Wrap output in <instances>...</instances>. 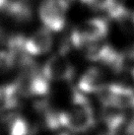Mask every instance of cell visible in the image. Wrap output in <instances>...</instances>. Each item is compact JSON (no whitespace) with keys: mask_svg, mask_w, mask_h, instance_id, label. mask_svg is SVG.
<instances>
[{"mask_svg":"<svg viewBox=\"0 0 134 135\" xmlns=\"http://www.w3.org/2000/svg\"><path fill=\"white\" fill-rule=\"evenodd\" d=\"M0 135H10L7 112H0Z\"/></svg>","mask_w":134,"mask_h":135,"instance_id":"15","label":"cell"},{"mask_svg":"<svg viewBox=\"0 0 134 135\" xmlns=\"http://www.w3.org/2000/svg\"><path fill=\"white\" fill-rule=\"evenodd\" d=\"M53 45L51 32L47 29H41L31 37L24 40V49L30 56H40L47 53Z\"/></svg>","mask_w":134,"mask_h":135,"instance_id":"7","label":"cell"},{"mask_svg":"<svg viewBox=\"0 0 134 135\" xmlns=\"http://www.w3.org/2000/svg\"><path fill=\"white\" fill-rule=\"evenodd\" d=\"M133 22H134V15H133Z\"/></svg>","mask_w":134,"mask_h":135,"instance_id":"19","label":"cell"},{"mask_svg":"<svg viewBox=\"0 0 134 135\" xmlns=\"http://www.w3.org/2000/svg\"><path fill=\"white\" fill-rule=\"evenodd\" d=\"M108 26L102 18H93L83 22L71 33V44L74 47L85 49L89 45L100 41L107 36Z\"/></svg>","mask_w":134,"mask_h":135,"instance_id":"2","label":"cell"},{"mask_svg":"<svg viewBox=\"0 0 134 135\" xmlns=\"http://www.w3.org/2000/svg\"><path fill=\"white\" fill-rule=\"evenodd\" d=\"M98 95L103 105H112L122 110L134 109V89L125 84H107Z\"/></svg>","mask_w":134,"mask_h":135,"instance_id":"5","label":"cell"},{"mask_svg":"<svg viewBox=\"0 0 134 135\" xmlns=\"http://www.w3.org/2000/svg\"><path fill=\"white\" fill-rule=\"evenodd\" d=\"M60 126L75 133L88 131L95 124L93 107L84 93L77 89L72 90L71 104L66 109L59 112Z\"/></svg>","mask_w":134,"mask_h":135,"instance_id":"1","label":"cell"},{"mask_svg":"<svg viewBox=\"0 0 134 135\" xmlns=\"http://www.w3.org/2000/svg\"><path fill=\"white\" fill-rule=\"evenodd\" d=\"M16 64V57L11 50H0V74L10 71Z\"/></svg>","mask_w":134,"mask_h":135,"instance_id":"14","label":"cell"},{"mask_svg":"<svg viewBox=\"0 0 134 135\" xmlns=\"http://www.w3.org/2000/svg\"><path fill=\"white\" fill-rule=\"evenodd\" d=\"M10 135H30L31 127L28 120L21 114L7 112Z\"/></svg>","mask_w":134,"mask_h":135,"instance_id":"12","label":"cell"},{"mask_svg":"<svg viewBox=\"0 0 134 135\" xmlns=\"http://www.w3.org/2000/svg\"><path fill=\"white\" fill-rule=\"evenodd\" d=\"M127 133L128 135H134V116L127 125Z\"/></svg>","mask_w":134,"mask_h":135,"instance_id":"16","label":"cell"},{"mask_svg":"<svg viewBox=\"0 0 134 135\" xmlns=\"http://www.w3.org/2000/svg\"><path fill=\"white\" fill-rule=\"evenodd\" d=\"M9 0H0V10H3Z\"/></svg>","mask_w":134,"mask_h":135,"instance_id":"17","label":"cell"},{"mask_svg":"<svg viewBox=\"0 0 134 135\" xmlns=\"http://www.w3.org/2000/svg\"><path fill=\"white\" fill-rule=\"evenodd\" d=\"M83 4L89 6L92 9L107 12L111 15L119 5L116 0H80Z\"/></svg>","mask_w":134,"mask_h":135,"instance_id":"13","label":"cell"},{"mask_svg":"<svg viewBox=\"0 0 134 135\" xmlns=\"http://www.w3.org/2000/svg\"><path fill=\"white\" fill-rule=\"evenodd\" d=\"M67 11V0H44L39 8V15L45 29L60 32L65 27Z\"/></svg>","mask_w":134,"mask_h":135,"instance_id":"3","label":"cell"},{"mask_svg":"<svg viewBox=\"0 0 134 135\" xmlns=\"http://www.w3.org/2000/svg\"><path fill=\"white\" fill-rule=\"evenodd\" d=\"M22 97L16 82L0 86V112H10L15 109Z\"/></svg>","mask_w":134,"mask_h":135,"instance_id":"11","label":"cell"},{"mask_svg":"<svg viewBox=\"0 0 134 135\" xmlns=\"http://www.w3.org/2000/svg\"><path fill=\"white\" fill-rule=\"evenodd\" d=\"M58 135H69V134H67V133H59Z\"/></svg>","mask_w":134,"mask_h":135,"instance_id":"18","label":"cell"},{"mask_svg":"<svg viewBox=\"0 0 134 135\" xmlns=\"http://www.w3.org/2000/svg\"><path fill=\"white\" fill-rule=\"evenodd\" d=\"M85 54L87 58H89L90 60L95 62H100L113 69L119 53L111 45L98 41L86 47Z\"/></svg>","mask_w":134,"mask_h":135,"instance_id":"9","label":"cell"},{"mask_svg":"<svg viewBox=\"0 0 134 135\" xmlns=\"http://www.w3.org/2000/svg\"><path fill=\"white\" fill-rule=\"evenodd\" d=\"M41 72L50 81H69L74 75V68L63 54L52 55L46 60Z\"/></svg>","mask_w":134,"mask_h":135,"instance_id":"6","label":"cell"},{"mask_svg":"<svg viewBox=\"0 0 134 135\" xmlns=\"http://www.w3.org/2000/svg\"><path fill=\"white\" fill-rule=\"evenodd\" d=\"M106 79V74L100 68L90 67L79 79L78 89L84 94H98L107 85Z\"/></svg>","mask_w":134,"mask_h":135,"instance_id":"8","label":"cell"},{"mask_svg":"<svg viewBox=\"0 0 134 135\" xmlns=\"http://www.w3.org/2000/svg\"><path fill=\"white\" fill-rule=\"evenodd\" d=\"M27 69L16 81L19 91L23 97H44L49 92V81L44 73L37 71L32 64L26 66Z\"/></svg>","mask_w":134,"mask_h":135,"instance_id":"4","label":"cell"},{"mask_svg":"<svg viewBox=\"0 0 134 135\" xmlns=\"http://www.w3.org/2000/svg\"><path fill=\"white\" fill-rule=\"evenodd\" d=\"M124 110L112 105H104L102 117L108 128V135H116L125 122Z\"/></svg>","mask_w":134,"mask_h":135,"instance_id":"10","label":"cell"}]
</instances>
